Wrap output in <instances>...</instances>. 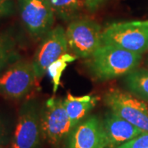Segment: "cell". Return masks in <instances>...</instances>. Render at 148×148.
Masks as SVG:
<instances>
[{"mask_svg": "<svg viewBox=\"0 0 148 148\" xmlns=\"http://www.w3.org/2000/svg\"><path fill=\"white\" fill-rule=\"evenodd\" d=\"M142 55L110 45H101L89 57L88 68L99 81L115 79L137 69Z\"/></svg>", "mask_w": 148, "mask_h": 148, "instance_id": "6da1fadb", "label": "cell"}, {"mask_svg": "<svg viewBox=\"0 0 148 148\" xmlns=\"http://www.w3.org/2000/svg\"><path fill=\"white\" fill-rule=\"evenodd\" d=\"M101 41L102 45L143 53L148 50V21L112 23L102 31Z\"/></svg>", "mask_w": 148, "mask_h": 148, "instance_id": "7a4b0ae2", "label": "cell"}, {"mask_svg": "<svg viewBox=\"0 0 148 148\" xmlns=\"http://www.w3.org/2000/svg\"><path fill=\"white\" fill-rule=\"evenodd\" d=\"M41 108L36 100H28L20 107L10 148H38L42 137Z\"/></svg>", "mask_w": 148, "mask_h": 148, "instance_id": "3957f363", "label": "cell"}, {"mask_svg": "<svg viewBox=\"0 0 148 148\" xmlns=\"http://www.w3.org/2000/svg\"><path fill=\"white\" fill-rule=\"evenodd\" d=\"M110 110L143 132H148V104L129 91L111 88L104 95Z\"/></svg>", "mask_w": 148, "mask_h": 148, "instance_id": "277c9868", "label": "cell"}, {"mask_svg": "<svg viewBox=\"0 0 148 148\" xmlns=\"http://www.w3.org/2000/svg\"><path fill=\"white\" fill-rule=\"evenodd\" d=\"M37 77L32 62L17 59L0 74V95L19 100L33 89Z\"/></svg>", "mask_w": 148, "mask_h": 148, "instance_id": "5b68a950", "label": "cell"}, {"mask_svg": "<svg viewBox=\"0 0 148 148\" xmlns=\"http://www.w3.org/2000/svg\"><path fill=\"white\" fill-rule=\"evenodd\" d=\"M65 32L69 48L77 58H89L102 45L101 27L90 18L70 21Z\"/></svg>", "mask_w": 148, "mask_h": 148, "instance_id": "8992f818", "label": "cell"}, {"mask_svg": "<svg viewBox=\"0 0 148 148\" xmlns=\"http://www.w3.org/2000/svg\"><path fill=\"white\" fill-rule=\"evenodd\" d=\"M41 130L44 138L52 145H57L69 137L75 126L65 109L64 99L50 97L41 108Z\"/></svg>", "mask_w": 148, "mask_h": 148, "instance_id": "52a82bcc", "label": "cell"}, {"mask_svg": "<svg viewBox=\"0 0 148 148\" xmlns=\"http://www.w3.org/2000/svg\"><path fill=\"white\" fill-rule=\"evenodd\" d=\"M20 16L31 36L41 40L53 26L55 14L49 0H17Z\"/></svg>", "mask_w": 148, "mask_h": 148, "instance_id": "ba28073f", "label": "cell"}, {"mask_svg": "<svg viewBox=\"0 0 148 148\" xmlns=\"http://www.w3.org/2000/svg\"><path fill=\"white\" fill-rule=\"evenodd\" d=\"M68 49L66 32L63 27L52 28L41 39L32 61L37 79L45 76L50 64L68 53Z\"/></svg>", "mask_w": 148, "mask_h": 148, "instance_id": "9c48e42d", "label": "cell"}, {"mask_svg": "<svg viewBox=\"0 0 148 148\" xmlns=\"http://www.w3.org/2000/svg\"><path fill=\"white\" fill-rule=\"evenodd\" d=\"M107 138L103 121L97 116L85 119L69 135L68 148H106Z\"/></svg>", "mask_w": 148, "mask_h": 148, "instance_id": "30bf717a", "label": "cell"}, {"mask_svg": "<svg viewBox=\"0 0 148 148\" xmlns=\"http://www.w3.org/2000/svg\"><path fill=\"white\" fill-rule=\"evenodd\" d=\"M109 0H49L55 16L72 21L94 13Z\"/></svg>", "mask_w": 148, "mask_h": 148, "instance_id": "8fae6325", "label": "cell"}, {"mask_svg": "<svg viewBox=\"0 0 148 148\" xmlns=\"http://www.w3.org/2000/svg\"><path fill=\"white\" fill-rule=\"evenodd\" d=\"M102 121L107 138V147L110 148L118 147L144 132L111 111L106 114Z\"/></svg>", "mask_w": 148, "mask_h": 148, "instance_id": "7c38bea8", "label": "cell"}, {"mask_svg": "<svg viewBox=\"0 0 148 148\" xmlns=\"http://www.w3.org/2000/svg\"><path fill=\"white\" fill-rule=\"evenodd\" d=\"M98 100V97L92 95L76 96L72 95L69 91L67 93L66 98L64 99V106L75 127L84 120L90 110L95 107Z\"/></svg>", "mask_w": 148, "mask_h": 148, "instance_id": "4fadbf2b", "label": "cell"}, {"mask_svg": "<svg viewBox=\"0 0 148 148\" xmlns=\"http://www.w3.org/2000/svg\"><path fill=\"white\" fill-rule=\"evenodd\" d=\"M19 59L17 41L9 31L0 32V72Z\"/></svg>", "mask_w": 148, "mask_h": 148, "instance_id": "5bb4252c", "label": "cell"}, {"mask_svg": "<svg viewBox=\"0 0 148 148\" xmlns=\"http://www.w3.org/2000/svg\"><path fill=\"white\" fill-rule=\"evenodd\" d=\"M124 84L132 95L148 101V70L136 69L125 76Z\"/></svg>", "mask_w": 148, "mask_h": 148, "instance_id": "9a60e30c", "label": "cell"}, {"mask_svg": "<svg viewBox=\"0 0 148 148\" xmlns=\"http://www.w3.org/2000/svg\"><path fill=\"white\" fill-rule=\"evenodd\" d=\"M77 58V57L76 55L66 53L49 66L47 69V73L52 81L53 93H55L58 90L64 70L66 69L69 64L73 63Z\"/></svg>", "mask_w": 148, "mask_h": 148, "instance_id": "2e32d148", "label": "cell"}, {"mask_svg": "<svg viewBox=\"0 0 148 148\" xmlns=\"http://www.w3.org/2000/svg\"><path fill=\"white\" fill-rule=\"evenodd\" d=\"M116 148H148V132H143Z\"/></svg>", "mask_w": 148, "mask_h": 148, "instance_id": "e0dca14e", "label": "cell"}, {"mask_svg": "<svg viewBox=\"0 0 148 148\" xmlns=\"http://www.w3.org/2000/svg\"><path fill=\"white\" fill-rule=\"evenodd\" d=\"M15 12V0H0V19L11 16Z\"/></svg>", "mask_w": 148, "mask_h": 148, "instance_id": "ac0fdd59", "label": "cell"}, {"mask_svg": "<svg viewBox=\"0 0 148 148\" xmlns=\"http://www.w3.org/2000/svg\"><path fill=\"white\" fill-rule=\"evenodd\" d=\"M9 142V128L7 122L0 114V147H3Z\"/></svg>", "mask_w": 148, "mask_h": 148, "instance_id": "d6986e66", "label": "cell"}, {"mask_svg": "<svg viewBox=\"0 0 148 148\" xmlns=\"http://www.w3.org/2000/svg\"><path fill=\"white\" fill-rule=\"evenodd\" d=\"M0 148H4L3 147H0Z\"/></svg>", "mask_w": 148, "mask_h": 148, "instance_id": "ffe728a7", "label": "cell"}]
</instances>
